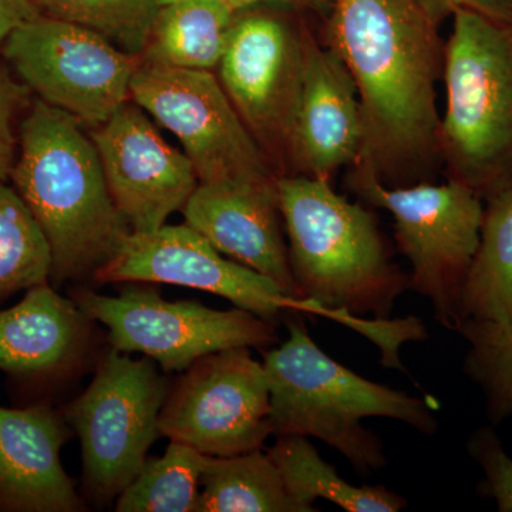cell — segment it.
<instances>
[{"mask_svg":"<svg viewBox=\"0 0 512 512\" xmlns=\"http://www.w3.org/2000/svg\"><path fill=\"white\" fill-rule=\"evenodd\" d=\"M302 66L303 37L284 20L238 13L218 69L225 93L259 144L288 148Z\"/></svg>","mask_w":512,"mask_h":512,"instance_id":"obj_14","label":"cell"},{"mask_svg":"<svg viewBox=\"0 0 512 512\" xmlns=\"http://www.w3.org/2000/svg\"><path fill=\"white\" fill-rule=\"evenodd\" d=\"M329 12V46L359 94L363 147L357 163L389 187L413 185L409 164L440 151L439 25L417 0H333Z\"/></svg>","mask_w":512,"mask_h":512,"instance_id":"obj_1","label":"cell"},{"mask_svg":"<svg viewBox=\"0 0 512 512\" xmlns=\"http://www.w3.org/2000/svg\"><path fill=\"white\" fill-rule=\"evenodd\" d=\"M92 323L49 282L33 286L22 301L0 311V370L19 377L69 372L89 352Z\"/></svg>","mask_w":512,"mask_h":512,"instance_id":"obj_18","label":"cell"},{"mask_svg":"<svg viewBox=\"0 0 512 512\" xmlns=\"http://www.w3.org/2000/svg\"><path fill=\"white\" fill-rule=\"evenodd\" d=\"M79 121L36 101L20 128L19 156L10 174L49 242L55 284L93 279L131 234L111 197L97 148Z\"/></svg>","mask_w":512,"mask_h":512,"instance_id":"obj_2","label":"cell"},{"mask_svg":"<svg viewBox=\"0 0 512 512\" xmlns=\"http://www.w3.org/2000/svg\"><path fill=\"white\" fill-rule=\"evenodd\" d=\"M468 453L483 468L480 494L493 498L498 511H512V458L493 427L483 426L471 434Z\"/></svg>","mask_w":512,"mask_h":512,"instance_id":"obj_27","label":"cell"},{"mask_svg":"<svg viewBox=\"0 0 512 512\" xmlns=\"http://www.w3.org/2000/svg\"><path fill=\"white\" fill-rule=\"evenodd\" d=\"M52 251L18 191L0 181V299L46 284Z\"/></svg>","mask_w":512,"mask_h":512,"instance_id":"obj_24","label":"cell"},{"mask_svg":"<svg viewBox=\"0 0 512 512\" xmlns=\"http://www.w3.org/2000/svg\"><path fill=\"white\" fill-rule=\"evenodd\" d=\"M93 281L185 286L222 296L237 308L268 320L285 312L322 316L355 330L380 350L389 349L397 338L393 320L359 318L289 295L274 279L221 254L188 224L131 232L119 252L94 274Z\"/></svg>","mask_w":512,"mask_h":512,"instance_id":"obj_6","label":"cell"},{"mask_svg":"<svg viewBox=\"0 0 512 512\" xmlns=\"http://www.w3.org/2000/svg\"><path fill=\"white\" fill-rule=\"evenodd\" d=\"M130 97L180 140L200 183L276 178L261 144L208 70L140 62Z\"/></svg>","mask_w":512,"mask_h":512,"instance_id":"obj_11","label":"cell"},{"mask_svg":"<svg viewBox=\"0 0 512 512\" xmlns=\"http://www.w3.org/2000/svg\"><path fill=\"white\" fill-rule=\"evenodd\" d=\"M114 204L131 232H151L197 190L200 180L185 153L171 147L138 104L126 101L92 133Z\"/></svg>","mask_w":512,"mask_h":512,"instance_id":"obj_13","label":"cell"},{"mask_svg":"<svg viewBox=\"0 0 512 512\" xmlns=\"http://www.w3.org/2000/svg\"><path fill=\"white\" fill-rule=\"evenodd\" d=\"M28 87L18 84L0 66V181L8 180L16 163L15 117Z\"/></svg>","mask_w":512,"mask_h":512,"instance_id":"obj_28","label":"cell"},{"mask_svg":"<svg viewBox=\"0 0 512 512\" xmlns=\"http://www.w3.org/2000/svg\"><path fill=\"white\" fill-rule=\"evenodd\" d=\"M170 382L150 357L111 348L92 383L64 406L63 417L82 444L83 478L94 500L119 497L160 436L158 421Z\"/></svg>","mask_w":512,"mask_h":512,"instance_id":"obj_8","label":"cell"},{"mask_svg":"<svg viewBox=\"0 0 512 512\" xmlns=\"http://www.w3.org/2000/svg\"><path fill=\"white\" fill-rule=\"evenodd\" d=\"M201 485L195 512H309L289 493L262 448L237 456H208Z\"/></svg>","mask_w":512,"mask_h":512,"instance_id":"obj_22","label":"cell"},{"mask_svg":"<svg viewBox=\"0 0 512 512\" xmlns=\"http://www.w3.org/2000/svg\"><path fill=\"white\" fill-rule=\"evenodd\" d=\"M40 13L100 33L130 55L146 46L160 3L157 0H32Z\"/></svg>","mask_w":512,"mask_h":512,"instance_id":"obj_26","label":"cell"},{"mask_svg":"<svg viewBox=\"0 0 512 512\" xmlns=\"http://www.w3.org/2000/svg\"><path fill=\"white\" fill-rule=\"evenodd\" d=\"M359 94L348 67L332 47L303 37L301 90L288 151L301 175L326 178L362 154Z\"/></svg>","mask_w":512,"mask_h":512,"instance_id":"obj_16","label":"cell"},{"mask_svg":"<svg viewBox=\"0 0 512 512\" xmlns=\"http://www.w3.org/2000/svg\"><path fill=\"white\" fill-rule=\"evenodd\" d=\"M276 437L266 453L278 467L289 493L309 512L318 511V498L348 512H397L407 507L406 498L384 485L356 487L343 480L335 467L319 456L308 437Z\"/></svg>","mask_w":512,"mask_h":512,"instance_id":"obj_21","label":"cell"},{"mask_svg":"<svg viewBox=\"0 0 512 512\" xmlns=\"http://www.w3.org/2000/svg\"><path fill=\"white\" fill-rule=\"evenodd\" d=\"M158 429L161 437L211 457L264 447L274 434L264 363L249 348L195 360L170 384Z\"/></svg>","mask_w":512,"mask_h":512,"instance_id":"obj_12","label":"cell"},{"mask_svg":"<svg viewBox=\"0 0 512 512\" xmlns=\"http://www.w3.org/2000/svg\"><path fill=\"white\" fill-rule=\"evenodd\" d=\"M72 433L49 404L0 407V511L86 510L60 460Z\"/></svg>","mask_w":512,"mask_h":512,"instance_id":"obj_17","label":"cell"},{"mask_svg":"<svg viewBox=\"0 0 512 512\" xmlns=\"http://www.w3.org/2000/svg\"><path fill=\"white\" fill-rule=\"evenodd\" d=\"M238 13L218 0H175L161 5L138 59L211 72L220 66Z\"/></svg>","mask_w":512,"mask_h":512,"instance_id":"obj_19","label":"cell"},{"mask_svg":"<svg viewBox=\"0 0 512 512\" xmlns=\"http://www.w3.org/2000/svg\"><path fill=\"white\" fill-rule=\"evenodd\" d=\"M451 18L440 151L451 180L485 201L512 188V23L470 9Z\"/></svg>","mask_w":512,"mask_h":512,"instance_id":"obj_5","label":"cell"},{"mask_svg":"<svg viewBox=\"0 0 512 512\" xmlns=\"http://www.w3.org/2000/svg\"><path fill=\"white\" fill-rule=\"evenodd\" d=\"M468 343L464 372L484 394L488 419L512 416V323L463 320L453 329Z\"/></svg>","mask_w":512,"mask_h":512,"instance_id":"obj_25","label":"cell"},{"mask_svg":"<svg viewBox=\"0 0 512 512\" xmlns=\"http://www.w3.org/2000/svg\"><path fill=\"white\" fill-rule=\"evenodd\" d=\"M485 201L480 242L468 269L457 325L463 320L512 323V188Z\"/></svg>","mask_w":512,"mask_h":512,"instance_id":"obj_20","label":"cell"},{"mask_svg":"<svg viewBox=\"0 0 512 512\" xmlns=\"http://www.w3.org/2000/svg\"><path fill=\"white\" fill-rule=\"evenodd\" d=\"M288 339L264 353L275 436L316 437L339 451L360 476L382 470L383 444L363 419L384 417L433 436L439 429L430 402L357 375L326 355L302 322L288 323Z\"/></svg>","mask_w":512,"mask_h":512,"instance_id":"obj_4","label":"cell"},{"mask_svg":"<svg viewBox=\"0 0 512 512\" xmlns=\"http://www.w3.org/2000/svg\"><path fill=\"white\" fill-rule=\"evenodd\" d=\"M157 2L161 6L175 2V0H157ZM218 2L225 3V5L231 6L232 9L238 10V12L252 8V6L261 5V3H282V5L292 6V8L329 12L333 0H218Z\"/></svg>","mask_w":512,"mask_h":512,"instance_id":"obj_31","label":"cell"},{"mask_svg":"<svg viewBox=\"0 0 512 512\" xmlns=\"http://www.w3.org/2000/svg\"><path fill=\"white\" fill-rule=\"evenodd\" d=\"M42 15L32 0H0V45L20 26Z\"/></svg>","mask_w":512,"mask_h":512,"instance_id":"obj_30","label":"cell"},{"mask_svg":"<svg viewBox=\"0 0 512 512\" xmlns=\"http://www.w3.org/2000/svg\"><path fill=\"white\" fill-rule=\"evenodd\" d=\"M276 188L298 295L330 311L390 319L410 275L392 261L376 215L326 178L285 175Z\"/></svg>","mask_w":512,"mask_h":512,"instance_id":"obj_3","label":"cell"},{"mask_svg":"<svg viewBox=\"0 0 512 512\" xmlns=\"http://www.w3.org/2000/svg\"><path fill=\"white\" fill-rule=\"evenodd\" d=\"M352 188L394 218L397 248L412 265L410 291L429 299L440 325L454 329L471 261L480 242L483 200L460 181L389 187L357 165Z\"/></svg>","mask_w":512,"mask_h":512,"instance_id":"obj_7","label":"cell"},{"mask_svg":"<svg viewBox=\"0 0 512 512\" xmlns=\"http://www.w3.org/2000/svg\"><path fill=\"white\" fill-rule=\"evenodd\" d=\"M276 180H234L200 183L184 205L190 225L232 261L274 279L289 295L296 292L284 217Z\"/></svg>","mask_w":512,"mask_h":512,"instance_id":"obj_15","label":"cell"},{"mask_svg":"<svg viewBox=\"0 0 512 512\" xmlns=\"http://www.w3.org/2000/svg\"><path fill=\"white\" fill-rule=\"evenodd\" d=\"M208 456L170 440L163 457L147 458L116 498L117 512H195Z\"/></svg>","mask_w":512,"mask_h":512,"instance_id":"obj_23","label":"cell"},{"mask_svg":"<svg viewBox=\"0 0 512 512\" xmlns=\"http://www.w3.org/2000/svg\"><path fill=\"white\" fill-rule=\"evenodd\" d=\"M3 55L43 101L96 127L126 103L140 64L100 33L45 15L16 29Z\"/></svg>","mask_w":512,"mask_h":512,"instance_id":"obj_10","label":"cell"},{"mask_svg":"<svg viewBox=\"0 0 512 512\" xmlns=\"http://www.w3.org/2000/svg\"><path fill=\"white\" fill-rule=\"evenodd\" d=\"M417 2L437 25L453 16L458 9L476 10L488 18L512 23V0H417Z\"/></svg>","mask_w":512,"mask_h":512,"instance_id":"obj_29","label":"cell"},{"mask_svg":"<svg viewBox=\"0 0 512 512\" xmlns=\"http://www.w3.org/2000/svg\"><path fill=\"white\" fill-rule=\"evenodd\" d=\"M72 299L109 330L111 348L143 353L164 373L184 372L201 357L232 348L265 349L278 342L272 320L237 308H207L197 301H167L150 285L124 286L119 295L77 288Z\"/></svg>","mask_w":512,"mask_h":512,"instance_id":"obj_9","label":"cell"}]
</instances>
